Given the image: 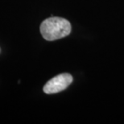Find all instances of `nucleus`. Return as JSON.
Here are the masks:
<instances>
[{
  "instance_id": "obj_2",
  "label": "nucleus",
  "mask_w": 124,
  "mask_h": 124,
  "mask_svg": "<svg viewBox=\"0 0 124 124\" xmlns=\"http://www.w3.org/2000/svg\"><path fill=\"white\" fill-rule=\"evenodd\" d=\"M73 82V77L69 73H62L52 78L44 86V92L47 94L59 93L68 88Z\"/></svg>"
},
{
  "instance_id": "obj_1",
  "label": "nucleus",
  "mask_w": 124,
  "mask_h": 124,
  "mask_svg": "<svg viewBox=\"0 0 124 124\" xmlns=\"http://www.w3.org/2000/svg\"><path fill=\"white\" fill-rule=\"evenodd\" d=\"M72 27L70 23L61 17H51L44 20L40 25L42 36L46 40L53 41L64 38L70 34Z\"/></svg>"
}]
</instances>
